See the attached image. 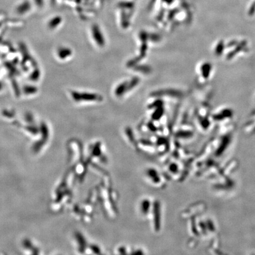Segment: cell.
I'll return each instance as SVG.
<instances>
[{
  "mask_svg": "<svg viewBox=\"0 0 255 255\" xmlns=\"http://www.w3.org/2000/svg\"><path fill=\"white\" fill-rule=\"evenodd\" d=\"M93 35L94 39L95 38L96 41L97 42V43H98L99 45H102L104 44L102 35L97 28L94 27L93 29Z\"/></svg>",
  "mask_w": 255,
  "mask_h": 255,
  "instance_id": "obj_1",
  "label": "cell"
}]
</instances>
